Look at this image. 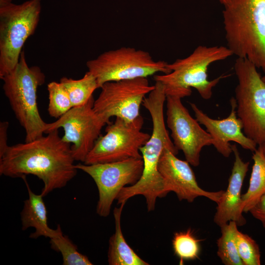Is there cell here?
Segmentation results:
<instances>
[{"instance_id":"obj_6","label":"cell","mask_w":265,"mask_h":265,"mask_svg":"<svg viewBox=\"0 0 265 265\" xmlns=\"http://www.w3.org/2000/svg\"><path fill=\"white\" fill-rule=\"evenodd\" d=\"M257 69L244 58L238 57L234 64L237 116L244 133L259 146L265 139V82Z\"/></svg>"},{"instance_id":"obj_14","label":"cell","mask_w":265,"mask_h":265,"mask_svg":"<svg viewBox=\"0 0 265 265\" xmlns=\"http://www.w3.org/2000/svg\"><path fill=\"white\" fill-rule=\"evenodd\" d=\"M231 109L229 115L222 119L211 118L194 103H190L195 118L204 125L213 140L216 150L225 158L233 153L230 141L239 144L243 149L254 152L257 143L248 137L243 132L242 124L237 113V103L235 98L230 100Z\"/></svg>"},{"instance_id":"obj_23","label":"cell","mask_w":265,"mask_h":265,"mask_svg":"<svg viewBox=\"0 0 265 265\" xmlns=\"http://www.w3.org/2000/svg\"><path fill=\"white\" fill-rule=\"evenodd\" d=\"M47 89L48 113L51 117L58 119L73 107L71 101L67 91L60 82H50Z\"/></svg>"},{"instance_id":"obj_22","label":"cell","mask_w":265,"mask_h":265,"mask_svg":"<svg viewBox=\"0 0 265 265\" xmlns=\"http://www.w3.org/2000/svg\"><path fill=\"white\" fill-rule=\"evenodd\" d=\"M199 242L190 229L174 234L172 247L174 254L180 260V263L198 258L200 251Z\"/></svg>"},{"instance_id":"obj_11","label":"cell","mask_w":265,"mask_h":265,"mask_svg":"<svg viewBox=\"0 0 265 265\" xmlns=\"http://www.w3.org/2000/svg\"><path fill=\"white\" fill-rule=\"evenodd\" d=\"M93 97L85 105L73 107L55 122L47 123L45 133L61 128L62 140L72 144L71 149L75 161L83 162L100 136L106 125L93 109Z\"/></svg>"},{"instance_id":"obj_12","label":"cell","mask_w":265,"mask_h":265,"mask_svg":"<svg viewBox=\"0 0 265 265\" xmlns=\"http://www.w3.org/2000/svg\"><path fill=\"white\" fill-rule=\"evenodd\" d=\"M181 99L175 96H166V124L175 147L183 152L190 165L197 166L202 148L213 145V140L190 115Z\"/></svg>"},{"instance_id":"obj_21","label":"cell","mask_w":265,"mask_h":265,"mask_svg":"<svg viewBox=\"0 0 265 265\" xmlns=\"http://www.w3.org/2000/svg\"><path fill=\"white\" fill-rule=\"evenodd\" d=\"M50 243L52 249L61 253L63 265H93L87 256L79 252L77 246L62 232L50 238Z\"/></svg>"},{"instance_id":"obj_25","label":"cell","mask_w":265,"mask_h":265,"mask_svg":"<svg viewBox=\"0 0 265 265\" xmlns=\"http://www.w3.org/2000/svg\"><path fill=\"white\" fill-rule=\"evenodd\" d=\"M249 212L255 218L261 222L265 229V194L261 197Z\"/></svg>"},{"instance_id":"obj_27","label":"cell","mask_w":265,"mask_h":265,"mask_svg":"<svg viewBox=\"0 0 265 265\" xmlns=\"http://www.w3.org/2000/svg\"><path fill=\"white\" fill-rule=\"evenodd\" d=\"M260 146L265 155V139L264 140V142L262 143L261 145H259Z\"/></svg>"},{"instance_id":"obj_10","label":"cell","mask_w":265,"mask_h":265,"mask_svg":"<svg viewBox=\"0 0 265 265\" xmlns=\"http://www.w3.org/2000/svg\"><path fill=\"white\" fill-rule=\"evenodd\" d=\"M142 159L130 158L123 160L92 164L79 163L76 167L85 172L94 181L99 192L96 212L106 217L112 204L126 186L135 184L143 170Z\"/></svg>"},{"instance_id":"obj_3","label":"cell","mask_w":265,"mask_h":265,"mask_svg":"<svg viewBox=\"0 0 265 265\" xmlns=\"http://www.w3.org/2000/svg\"><path fill=\"white\" fill-rule=\"evenodd\" d=\"M232 55V52L227 47L200 45L188 56L168 63L167 66L171 72L155 75L154 80L163 84L166 96H175L182 99L191 95L192 87L203 99L208 100L212 96L213 88L225 77L223 75L209 80V67Z\"/></svg>"},{"instance_id":"obj_9","label":"cell","mask_w":265,"mask_h":265,"mask_svg":"<svg viewBox=\"0 0 265 265\" xmlns=\"http://www.w3.org/2000/svg\"><path fill=\"white\" fill-rule=\"evenodd\" d=\"M100 88L93 109L103 122L108 124L113 116L128 121L137 118L144 98L154 85H150L147 78H141L107 82Z\"/></svg>"},{"instance_id":"obj_19","label":"cell","mask_w":265,"mask_h":265,"mask_svg":"<svg viewBox=\"0 0 265 265\" xmlns=\"http://www.w3.org/2000/svg\"><path fill=\"white\" fill-rule=\"evenodd\" d=\"M59 82L67 91L73 107L86 104L93 97L95 90L99 88L95 77L89 71L80 79L64 77Z\"/></svg>"},{"instance_id":"obj_29","label":"cell","mask_w":265,"mask_h":265,"mask_svg":"<svg viewBox=\"0 0 265 265\" xmlns=\"http://www.w3.org/2000/svg\"><path fill=\"white\" fill-rule=\"evenodd\" d=\"M262 79H263V80L265 81V76L262 77Z\"/></svg>"},{"instance_id":"obj_2","label":"cell","mask_w":265,"mask_h":265,"mask_svg":"<svg viewBox=\"0 0 265 265\" xmlns=\"http://www.w3.org/2000/svg\"><path fill=\"white\" fill-rule=\"evenodd\" d=\"M223 18L227 47L265 73V0H229Z\"/></svg>"},{"instance_id":"obj_20","label":"cell","mask_w":265,"mask_h":265,"mask_svg":"<svg viewBox=\"0 0 265 265\" xmlns=\"http://www.w3.org/2000/svg\"><path fill=\"white\" fill-rule=\"evenodd\" d=\"M238 226L235 222L230 221L220 227L221 235L217 240V254L226 265H243L237 246Z\"/></svg>"},{"instance_id":"obj_1","label":"cell","mask_w":265,"mask_h":265,"mask_svg":"<svg viewBox=\"0 0 265 265\" xmlns=\"http://www.w3.org/2000/svg\"><path fill=\"white\" fill-rule=\"evenodd\" d=\"M33 140L9 146L0 158V175L22 178L33 175L41 180L44 197L64 187L77 175L78 169L71 144L64 142L58 130Z\"/></svg>"},{"instance_id":"obj_18","label":"cell","mask_w":265,"mask_h":265,"mask_svg":"<svg viewBox=\"0 0 265 265\" xmlns=\"http://www.w3.org/2000/svg\"><path fill=\"white\" fill-rule=\"evenodd\" d=\"M253 165L247 191L242 195L243 212H249L265 194V155L260 146L254 151Z\"/></svg>"},{"instance_id":"obj_7","label":"cell","mask_w":265,"mask_h":265,"mask_svg":"<svg viewBox=\"0 0 265 265\" xmlns=\"http://www.w3.org/2000/svg\"><path fill=\"white\" fill-rule=\"evenodd\" d=\"M168 63L154 60L142 50L122 47L105 52L88 60L86 66L96 78L98 87L106 82L141 78H147L158 73L171 72Z\"/></svg>"},{"instance_id":"obj_4","label":"cell","mask_w":265,"mask_h":265,"mask_svg":"<svg viewBox=\"0 0 265 265\" xmlns=\"http://www.w3.org/2000/svg\"><path fill=\"white\" fill-rule=\"evenodd\" d=\"M2 88L10 106L25 131V142L33 140L45 133L47 123L38 108L37 92L46 79L37 66L29 67L24 51L15 68L1 78Z\"/></svg>"},{"instance_id":"obj_17","label":"cell","mask_w":265,"mask_h":265,"mask_svg":"<svg viewBox=\"0 0 265 265\" xmlns=\"http://www.w3.org/2000/svg\"><path fill=\"white\" fill-rule=\"evenodd\" d=\"M125 202L121 203L119 208H115L113 215L115 219V232L109 239L107 261L109 265H148L126 242L121 227V215Z\"/></svg>"},{"instance_id":"obj_28","label":"cell","mask_w":265,"mask_h":265,"mask_svg":"<svg viewBox=\"0 0 265 265\" xmlns=\"http://www.w3.org/2000/svg\"><path fill=\"white\" fill-rule=\"evenodd\" d=\"M220 3L223 4V5H225L226 3H227V2L229 1V0H218Z\"/></svg>"},{"instance_id":"obj_5","label":"cell","mask_w":265,"mask_h":265,"mask_svg":"<svg viewBox=\"0 0 265 265\" xmlns=\"http://www.w3.org/2000/svg\"><path fill=\"white\" fill-rule=\"evenodd\" d=\"M41 0L20 4L11 0L0 2V78L15 68L26 41L34 34L40 19Z\"/></svg>"},{"instance_id":"obj_8","label":"cell","mask_w":265,"mask_h":265,"mask_svg":"<svg viewBox=\"0 0 265 265\" xmlns=\"http://www.w3.org/2000/svg\"><path fill=\"white\" fill-rule=\"evenodd\" d=\"M144 119L140 115L132 121L116 117L108 124L106 134L100 136L83 162L85 164L123 160L130 158L142 159L140 148L150 135L141 131Z\"/></svg>"},{"instance_id":"obj_13","label":"cell","mask_w":265,"mask_h":265,"mask_svg":"<svg viewBox=\"0 0 265 265\" xmlns=\"http://www.w3.org/2000/svg\"><path fill=\"white\" fill-rule=\"evenodd\" d=\"M176 155L166 147L158 164L159 171L168 191L175 192L180 201L186 200L191 203L197 197L203 196L217 204L224 191L210 192L201 188L190 163L178 159Z\"/></svg>"},{"instance_id":"obj_24","label":"cell","mask_w":265,"mask_h":265,"mask_svg":"<svg viewBox=\"0 0 265 265\" xmlns=\"http://www.w3.org/2000/svg\"><path fill=\"white\" fill-rule=\"evenodd\" d=\"M238 253L243 265H260V247L256 241L238 230L236 235Z\"/></svg>"},{"instance_id":"obj_16","label":"cell","mask_w":265,"mask_h":265,"mask_svg":"<svg viewBox=\"0 0 265 265\" xmlns=\"http://www.w3.org/2000/svg\"><path fill=\"white\" fill-rule=\"evenodd\" d=\"M26 177L23 176L22 178L25 183L28 198L24 201L21 212L22 229L24 231L30 227L35 228V232L29 235V238L34 239L40 237L51 238L58 236L62 232L60 225H57L55 230L48 226L47 211L43 197L32 191Z\"/></svg>"},{"instance_id":"obj_26","label":"cell","mask_w":265,"mask_h":265,"mask_svg":"<svg viewBox=\"0 0 265 265\" xmlns=\"http://www.w3.org/2000/svg\"><path fill=\"white\" fill-rule=\"evenodd\" d=\"M9 123L7 121H1L0 123V158L6 151L9 146L7 145V130Z\"/></svg>"},{"instance_id":"obj_15","label":"cell","mask_w":265,"mask_h":265,"mask_svg":"<svg viewBox=\"0 0 265 265\" xmlns=\"http://www.w3.org/2000/svg\"><path fill=\"white\" fill-rule=\"evenodd\" d=\"M235 160L228 186L219 202L217 204L214 222L219 226L230 221L235 222L238 226L246 224L243 216V209L241 194V188L246 173L248 170L249 162H244L236 144L231 145Z\"/></svg>"}]
</instances>
